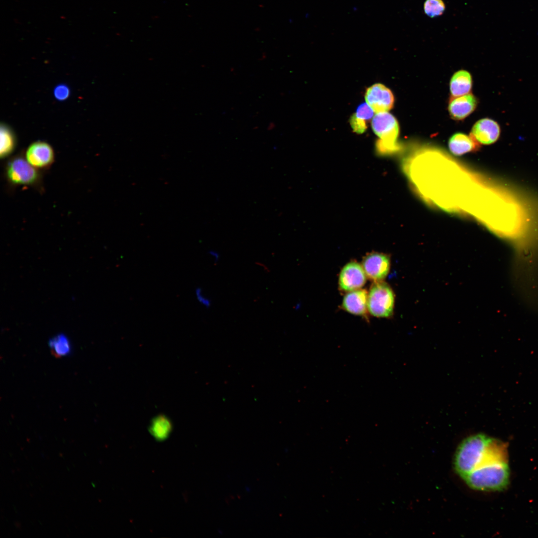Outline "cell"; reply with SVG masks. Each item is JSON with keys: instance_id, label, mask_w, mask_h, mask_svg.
<instances>
[{"instance_id": "cell-8", "label": "cell", "mask_w": 538, "mask_h": 538, "mask_svg": "<svg viewBox=\"0 0 538 538\" xmlns=\"http://www.w3.org/2000/svg\"><path fill=\"white\" fill-rule=\"evenodd\" d=\"M390 259L383 253L373 252L365 257L362 267L368 278L374 282L383 281L390 269Z\"/></svg>"}, {"instance_id": "cell-17", "label": "cell", "mask_w": 538, "mask_h": 538, "mask_svg": "<svg viewBox=\"0 0 538 538\" xmlns=\"http://www.w3.org/2000/svg\"><path fill=\"white\" fill-rule=\"evenodd\" d=\"M171 430V423L164 416H159L153 420L149 427L151 434L158 441L166 439Z\"/></svg>"}, {"instance_id": "cell-22", "label": "cell", "mask_w": 538, "mask_h": 538, "mask_svg": "<svg viewBox=\"0 0 538 538\" xmlns=\"http://www.w3.org/2000/svg\"><path fill=\"white\" fill-rule=\"evenodd\" d=\"M208 254L213 259L215 264L218 262L220 260V256L218 252L214 250H210L208 252Z\"/></svg>"}, {"instance_id": "cell-18", "label": "cell", "mask_w": 538, "mask_h": 538, "mask_svg": "<svg viewBox=\"0 0 538 538\" xmlns=\"http://www.w3.org/2000/svg\"><path fill=\"white\" fill-rule=\"evenodd\" d=\"M49 345L52 354L56 357L67 355L71 350L69 340L64 334H59L52 338Z\"/></svg>"}, {"instance_id": "cell-3", "label": "cell", "mask_w": 538, "mask_h": 538, "mask_svg": "<svg viewBox=\"0 0 538 538\" xmlns=\"http://www.w3.org/2000/svg\"><path fill=\"white\" fill-rule=\"evenodd\" d=\"M372 127L379 139L376 143L380 154H390L398 149L397 139L399 128L396 119L388 112L376 113L372 120Z\"/></svg>"}, {"instance_id": "cell-5", "label": "cell", "mask_w": 538, "mask_h": 538, "mask_svg": "<svg viewBox=\"0 0 538 538\" xmlns=\"http://www.w3.org/2000/svg\"><path fill=\"white\" fill-rule=\"evenodd\" d=\"M395 294L391 287L383 281L375 282L368 294V311L377 317H389L392 314Z\"/></svg>"}, {"instance_id": "cell-10", "label": "cell", "mask_w": 538, "mask_h": 538, "mask_svg": "<svg viewBox=\"0 0 538 538\" xmlns=\"http://www.w3.org/2000/svg\"><path fill=\"white\" fill-rule=\"evenodd\" d=\"M500 132V127L496 121L491 119L484 118L475 124L471 135L478 142L490 144L498 139Z\"/></svg>"}, {"instance_id": "cell-11", "label": "cell", "mask_w": 538, "mask_h": 538, "mask_svg": "<svg viewBox=\"0 0 538 538\" xmlns=\"http://www.w3.org/2000/svg\"><path fill=\"white\" fill-rule=\"evenodd\" d=\"M368 294L367 291L362 288L347 292L343 299V308L354 315L366 316L368 311Z\"/></svg>"}, {"instance_id": "cell-16", "label": "cell", "mask_w": 538, "mask_h": 538, "mask_svg": "<svg viewBox=\"0 0 538 538\" xmlns=\"http://www.w3.org/2000/svg\"><path fill=\"white\" fill-rule=\"evenodd\" d=\"M0 130V157L1 159L9 157L16 146V138L12 129L7 125L1 123Z\"/></svg>"}, {"instance_id": "cell-12", "label": "cell", "mask_w": 538, "mask_h": 538, "mask_svg": "<svg viewBox=\"0 0 538 538\" xmlns=\"http://www.w3.org/2000/svg\"><path fill=\"white\" fill-rule=\"evenodd\" d=\"M477 104L476 98L471 94L454 97L449 103V112L453 119L462 120L475 110Z\"/></svg>"}, {"instance_id": "cell-15", "label": "cell", "mask_w": 538, "mask_h": 538, "mask_svg": "<svg viewBox=\"0 0 538 538\" xmlns=\"http://www.w3.org/2000/svg\"><path fill=\"white\" fill-rule=\"evenodd\" d=\"M374 111L367 104L361 105L350 118V125L353 131L358 133H364L367 124L373 118Z\"/></svg>"}, {"instance_id": "cell-9", "label": "cell", "mask_w": 538, "mask_h": 538, "mask_svg": "<svg viewBox=\"0 0 538 538\" xmlns=\"http://www.w3.org/2000/svg\"><path fill=\"white\" fill-rule=\"evenodd\" d=\"M366 276L361 265L355 261L349 262L340 272L339 288L346 292L361 288L366 283Z\"/></svg>"}, {"instance_id": "cell-1", "label": "cell", "mask_w": 538, "mask_h": 538, "mask_svg": "<svg viewBox=\"0 0 538 538\" xmlns=\"http://www.w3.org/2000/svg\"><path fill=\"white\" fill-rule=\"evenodd\" d=\"M507 463H496L478 467L463 479L471 488L479 491H499L509 482Z\"/></svg>"}, {"instance_id": "cell-21", "label": "cell", "mask_w": 538, "mask_h": 538, "mask_svg": "<svg viewBox=\"0 0 538 538\" xmlns=\"http://www.w3.org/2000/svg\"><path fill=\"white\" fill-rule=\"evenodd\" d=\"M196 298L198 302L202 306L206 308H209L211 306V300L207 297L203 292L202 289L198 287L196 288L195 291Z\"/></svg>"}, {"instance_id": "cell-13", "label": "cell", "mask_w": 538, "mask_h": 538, "mask_svg": "<svg viewBox=\"0 0 538 538\" xmlns=\"http://www.w3.org/2000/svg\"><path fill=\"white\" fill-rule=\"evenodd\" d=\"M478 142L471 135L456 133L450 137L448 146L453 154L461 155L476 149L478 147Z\"/></svg>"}, {"instance_id": "cell-14", "label": "cell", "mask_w": 538, "mask_h": 538, "mask_svg": "<svg viewBox=\"0 0 538 538\" xmlns=\"http://www.w3.org/2000/svg\"><path fill=\"white\" fill-rule=\"evenodd\" d=\"M472 87L470 74L465 70L456 72L452 77L450 82L451 95L457 97L468 94Z\"/></svg>"}, {"instance_id": "cell-4", "label": "cell", "mask_w": 538, "mask_h": 538, "mask_svg": "<svg viewBox=\"0 0 538 538\" xmlns=\"http://www.w3.org/2000/svg\"><path fill=\"white\" fill-rule=\"evenodd\" d=\"M4 174L8 182L14 186L38 187L42 183L41 170L29 164L24 155H16L7 160Z\"/></svg>"}, {"instance_id": "cell-2", "label": "cell", "mask_w": 538, "mask_h": 538, "mask_svg": "<svg viewBox=\"0 0 538 538\" xmlns=\"http://www.w3.org/2000/svg\"><path fill=\"white\" fill-rule=\"evenodd\" d=\"M490 438L479 433L467 437L460 443L455 453L454 467L462 478L476 468Z\"/></svg>"}, {"instance_id": "cell-6", "label": "cell", "mask_w": 538, "mask_h": 538, "mask_svg": "<svg viewBox=\"0 0 538 538\" xmlns=\"http://www.w3.org/2000/svg\"><path fill=\"white\" fill-rule=\"evenodd\" d=\"M24 156L29 164L40 170L48 169L55 160L53 148L44 141H36L30 144Z\"/></svg>"}, {"instance_id": "cell-20", "label": "cell", "mask_w": 538, "mask_h": 538, "mask_svg": "<svg viewBox=\"0 0 538 538\" xmlns=\"http://www.w3.org/2000/svg\"><path fill=\"white\" fill-rule=\"evenodd\" d=\"M53 94L56 100L60 101H64L69 97L70 90L67 85L60 84L54 89Z\"/></svg>"}, {"instance_id": "cell-19", "label": "cell", "mask_w": 538, "mask_h": 538, "mask_svg": "<svg viewBox=\"0 0 538 538\" xmlns=\"http://www.w3.org/2000/svg\"><path fill=\"white\" fill-rule=\"evenodd\" d=\"M445 9V5L442 0H425L424 2V12L431 18L441 15Z\"/></svg>"}, {"instance_id": "cell-7", "label": "cell", "mask_w": 538, "mask_h": 538, "mask_svg": "<svg viewBox=\"0 0 538 538\" xmlns=\"http://www.w3.org/2000/svg\"><path fill=\"white\" fill-rule=\"evenodd\" d=\"M367 104L376 113L388 112L393 107L394 97L391 91L377 83L370 87L365 93Z\"/></svg>"}]
</instances>
